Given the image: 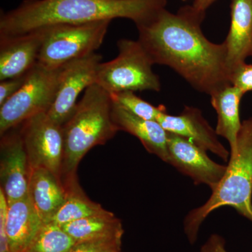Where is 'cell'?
Instances as JSON below:
<instances>
[{
    "label": "cell",
    "instance_id": "1",
    "mask_svg": "<svg viewBox=\"0 0 252 252\" xmlns=\"http://www.w3.org/2000/svg\"><path fill=\"white\" fill-rule=\"evenodd\" d=\"M205 11L185 6L177 13L162 9L137 25L138 40L155 64L173 69L195 90L211 95L230 85L224 43L204 35Z\"/></svg>",
    "mask_w": 252,
    "mask_h": 252
},
{
    "label": "cell",
    "instance_id": "2",
    "mask_svg": "<svg viewBox=\"0 0 252 252\" xmlns=\"http://www.w3.org/2000/svg\"><path fill=\"white\" fill-rule=\"evenodd\" d=\"M167 0H24L0 17V37L21 35L59 24L127 18L136 26L166 7Z\"/></svg>",
    "mask_w": 252,
    "mask_h": 252
},
{
    "label": "cell",
    "instance_id": "3",
    "mask_svg": "<svg viewBox=\"0 0 252 252\" xmlns=\"http://www.w3.org/2000/svg\"><path fill=\"white\" fill-rule=\"evenodd\" d=\"M224 206L233 207L252 223V117L242 123L236 149L230 152L226 172L210 198L185 217L184 230L189 243L196 242L207 217Z\"/></svg>",
    "mask_w": 252,
    "mask_h": 252
},
{
    "label": "cell",
    "instance_id": "4",
    "mask_svg": "<svg viewBox=\"0 0 252 252\" xmlns=\"http://www.w3.org/2000/svg\"><path fill=\"white\" fill-rule=\"evenodd\" d=\"M110 94L94 84L84 91L71 117L63 125L62 180L77 177L79 162L91 149L103 145L119 131L112 118Z\"/></svg>",
    "mask_w": 252,
    "mask_h": 252
},
{
    "label": "cell",
    "instance_id": "5",
    "mask_svg": "<svg viewBox=\"0 0 252 252\" xmlns=\"http://www.w3.org/2000/svg\"><path fill=\"white\" fill-rule=\"evenodd\" d=\"M117 46V57L99 64L95 84L109 94L124 91L160 92V77L152 69L153 61L140 41L122 39Z\"/></svg>",
    "mask_w": 252,
    "mask_h": 252
},
{
    "label": "cell",
    "instance_id": "6",
    "mask_svg": "<svg viewBox=\"0 0 252 252\" xmlns=\"http://www.w3.org/2000/svg\"><path fill=\"white\" fill-rule=\"evenodd\" d=\"M111 21L41 28L43 41L37 64L46 69H59L68 63L94 54L103 43Z\"/></svg>",
    "mask_w": 252,
    "mask_h": 252
},
{
    "label": "cell",
    "instance_id": "7",
    "mask_svg": "<svg viewBox=\"0 0 252 252\" xmlns=\"http://www.w3.org/2000/svg\"><path fill=\"white\" fill-rule=\"evenodd\" d=\"M61 67L49 69L36 64L28 72L21 89L0 106L1 136L36 114L48 112L57 93Z\"/></svg>",
    "mask_w": 252,
    "mask_h": 252
},
{
    "label": "cell",
    "instance_id": "8",
    "mask_svg": "<svg viewBox=\"0 0 252 252\" xmlns=\"http://www.w3.org/2000/svg\"><path fill=\"white\" fill-rule=\"evenodd\" d=\"M20 126L31 169H46L62 180L64 158L63 126L54 122L47 113H41Z\"/></svg>",
    "mask_w": 252,
    "mask_h": 252
},
{
    "label": "cell",
    "instance_id": "9",
    "mask_svg": "<svg viewBox=\"0 0 252 252\" xmlns=\"http://www.w3.org/2000/svg\"><path fill=\"white\" fill-rule=\"evenodd\" d=\"M102 56L94 53L75 60L61 67L57 93L48 116L63 126L72 115L83 91L96 83L97 69Z\"/></svg>",
    "mask_w": 252,
    "mask_h": 252
},
{
    "label": "cell",
    "instance_id": "10",
    "mask_svg": "<svg viewBox=\"0 0 252 252\" xmlns=\"http://www.w3.org/2000/svg\"><path fill=\"white\" fill-rule=\"evenodd\" d=\"M167 133L168 163L190 177L195 185H207L212 191L224 176L227 166L212 160L207 152L190 140Z\"/></svg>",
    "mask_w": 252,
    "mask_h": 252
},
{
    "label": "cell",
    "instance_id": "11",
    "mask_svg": "<svg viewBox=\"0 0 252 252\" xmlns=\"http://www.w3.org/2000/svg\"><path fill=\"white\" fill-rule=\"evenodd\" d=\"M18 127L1 135L0 181L7 203L28 195L31 167Z\"/></svg>",
    "mask_w": 252,
    "mask_h": 252
},
{
    "label": "cell",
    "instance_id": "12",
    "mask_svg": "<svg viewBox=\"0 0 252 252\" xmlns=\"http://www.w3.org/2000/svg\"><path fill=\"white\" fill-rule=\"evenodd\" d=\"M157 122L170 133L190 140L205 152H211L228 161L230 153L218 138L216 130L204 118L200 109L186 106L179 115H170L167 111L160 113Z\"/></svg>",
    "mask_w": 252,
    "mask_h": 252
},
{
    "label": "cell",
    "instance_id": "13",
    "mask_svg": "<svg viewBox=\"0 0 252 252\" xmlns=\"http://www.w3.org/2000/svg\"><path fill=\"white\" fill-rule=\"evenodd\" d=\"M43 41L41 29L0 37V81L21 77L37 64Z\"/></svg>",
    "mask_w": 252,
    "mask_h": 252
},
{
    "label": "cell",
    "instance_id": "14",
    "mask_svg": "<svg viewBox=\"0 0 252 252\" xmlns=\"http://www.w3.org/2000/svg\"><path fill=\"white\" fill-rule=\"evenodd\" d=\"M223 43L230 77L235 68L252 58V0H231L230 29Z\"/></svg>",
    "mask_w": 252,
    "mask_h": 252
},
{
    "label": "cell",
    "instance_id": "15",
    "mask_svg": "<svg viewBox=\"0 0 252 252\" xmlns=\"http://www.w3.org/2000/svg\"><path fill=\"white\" fill-rule=\"evenodd\" d=\"M112 114L113 120L119 130L125 131L135 136L149 153L157 156L162 161L168 163V133L158 122L137 117L114 103L112 105Z\"/></svg>",
    "mask_w": 252,
    "mask_h": 252
},
{
    "label": "cell",
    "instance_id": "16",
    "mask_svg": "<svg viewBox=\"0 0 252 252\" xmlns=\"http://www.w3.org/2000/svg\"><path fill=\"white\" fill-rule=\"evenodd\" d=\"M44 223L28 195L8 204L6 231L10 252H26Z\"/></svg>",
    "mask_w": 252,
    "mask_h": 252
},
{
    "label": "cell",
    "instance_id": "17",
    "mask_svg": "<svg viewBox=\"0 0 252 252\" xmlns=\"http://www.w3.org/2000/svg\"><path fill=\"white\" fill-rule=\"evenodd\" d=\"M28 196L44 223L50 221L62 206L66 191L62 180L44 168L32 169Z\"/></svg>",
    "mask_w": 252,
    "mask_h": 252
},
{
    "label": "cell",
    "instance_id": "18",
    "mask_svg": "<svg viewBox=\"0 0 252 252\" xmlns=\"http://www.w3.org/2000/svg\"><path fill=\"white\" fill-rule=\"evenodd\" d=\"M244 95L243 91L232 84L210 95V102L217 114L215 130L217 135L228 141L230 152L236 149L238 133L243 123L240 121V105Z\"/></svg>",
    "mask_w": 252,
    "mask_h": 252
},
{
    "label": "cell",
    "instance_id": "19",
    "mask_svg": "<svg viewBox=\"0 0 252 252\" xmlns=\"http://www.w3.org/2000/svg\"><path fill=\"white\" fill-rule=\"evenodd\" d=\"M61 226L77 243L105 238H122L124 232L121 220L107 210Z\"/></svg>",
    "mask_w": 252,
    "mask_h": 252
},
{
    "label": "cell",
    "instance_id": "20",
    "mask_svg": "<svg viewBox=\"0 0 252 252\" xmlns=\"http://www.w3.org/2000/svg\"><path fill=\"white\" fill-rule=\"evenodd\" d=\"M62 182L65 189V200L49 222L63 225L107 211L89 198L78 183L77 177L64 179Z\"/></svg>",
    "mask_w": 252,
    "mask_h": 252
},
{
    "label": "cell",
    "instance_id": "21",
    "mask_svg": "<svg viewBox=\"0 0 252 252\" xmlns=\"http://www.w3.org/2000/svg\"><path fill=\"white\" fill-rule=\"evenodd\" d=\"M77 242L61 225L44 223L26 252H69Z\"/></svg>",
    "mask_w": 252,
    "mask_h": 252
},
{
    "label": "cell",
    "instance_id": "22",
    "mask_svg": "<svg viewBox=\"0 0 252 252\" xmlns=\"http://www.w3.org/2000/svg\"><path fill=\"white\" fill-rule=\"evenodd\" d=\"M113 103L126 109L131 114L149 121H157L160 113L166 111L165 106L156 107L136 95L135 92L124 91L110 94Z\"/></svg>",
    "mask_w": 252,
    "mask_h": 252
},
{
    "label": "cell",
    "instance_id": "23",
    "mask_svg": "<svg viewBox=\"0 0 252 252\" xmlns=\"http://www.w3.org/2000/svg\"><path fill=\"white\" fill-rule=\"evenodd\" d=\"M122 238H105L77 243L69 252H109L121 250Z\"/></svg>",
    "mask_w": 252,
    "mask_h": 252
},
{
    "label": "cell",
    "instance_id": "24",
    "mask_svg": "<svg viewBox=\"0 0 252 252\" xmlns=\"http://www.w3.org/2000/svg\"><path fill=\"white\" fill-rule=\"evenodd\" d=\"M230 84L240 89L244 94L252 91V64L242 63L230 74Z\"/></svg>",
    "mask_w": 252,
    "mask_h": 252
},
{
    "label": "cell",
    "instance_id": "25",
    "mask_svg": "<svg viewBox=\"0 0 252 252\" xmlns=\"http://www.w3.org/2000/svg\"><path fill=\"white\" fill-rule=\"evenodd\" d=\"M7 208L6 197L0 189V252H10L9 238L6 231Z\"/></svg>",
    "mask_w": 252,
    "mask_h": 252
},
{
    "label": "cell",
    "instance_id": "26",
    "mask_svg": "<svg viewBox=\"0 0 252 252\" xmlns=\"http://www.w3.org/2000/svg\"><path fill=\"white\" fill-rule=\"evenodd\" d=\"M28 74L0 81V106L21 89L26 82Z\"/></svg>",
    "mask_w": 252,
    "mask_h": 252
},
{
    "label": "cell",
    "instance_id": "27",
    "mask_svg": "<svg viewBox=\"0 0 252 252\" xmlns=\"http://www.w3.org/2000/svg\"><path fill=\"white\" fill-rule=\"evenodd\" d=\"M225 242L220 235H212L200 249V252H228L225 250Z\"/></svg>",
    "mask_w": 252,
    "mask_h": 252
},
{
    "label": "cell",
    "instance_id": "28",
    "mask_svg": "<svg viewBox=\"0 0 252 252\" xmlns=\"http://www.w3.org/2000/svg\"><path fill=\"white\" fill-rule=\"evenodd\" d=\"M216 1L217 0H195L192 6L199 11H206V10Z\"/></svg>",
    "mask_w": 252,
    "mask_h": 252
},
{
    "label": "cell",
    "instance_id": "29",
    "mask_svg": "<svg viewBox=\"0 0 252 252\" xmlns=\"http://www.w3.org/2000/svg\"><path fill=\"white\" fill-rule=\"evenodd\" d=\"M109 252H121V250H115V251H111Z\"/></svg>",
    "mask_w": 252,
    "mask_h": 252
},
{
    "label": "cell",
    "instance_id": "30",
    "mask_svg": "<svg viewBox=\"0 0 252 252\" xmlns=\"http://www.w3.org/2000/svg\"><path fill=\"white\" fill-rule=\"evenodd\" d=\"M183 1H185V0H183Z\"/></svg>",
    "mask_w": 252,
    "mask_h": 252
}]
</instances>
